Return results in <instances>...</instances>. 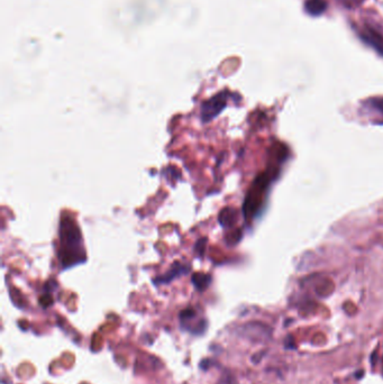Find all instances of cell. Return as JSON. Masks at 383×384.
<instances>
[{"label":"cell","mask_w":383,"mask_h":384,"mask_svg":"<svg viewBox=\"0 0 383 384\" xmlns=\"http://www.w3.org/2000/svg\"><path fill=\"white\" fill-rule=\"evenodd\" d=\"M190 270H191V265H189V264L187 263H182L180 261H176L172 264L170 270H169L166 274H163V276L156 277L153 280V283L155 284V286H164V284H169L178 278L187 276V274L190 272Z\"/></svg>","instance_id":"obj_4"},{"label":"cell","mask_w":383,"mask_h":384,"mask_svg":"<svg viewBox=\"0 0 383 384\" xmlns=\"http://www.w3.org/2000/svg\"><path fill=\"white\" fill-rule=\"evenodd\" d=\"M372 107H374L376 111H379L381 114H383V98H376L372 99Z\"/></svg>","instance_id":"obj_11"},{"label":"cell","mask_w":383,"mask_h":384,"mask_svg":"<svg viewBox=\"0 0 383 384\" xmlns=\"http://www.w3.org/2000/svg\"><path fill=\"white\" fill-rule=\"evenodd\" d=\"M237 334L252 342H265L272 335V329L262 322L251 321L237 328Z\"/></svg>","instance_id":"obj_3"},{"label":"cell","mask_w":383,"mask_h":384,"mask_svg":"<svg viewBox=\"0 0 383 384\" xmlns=\"http://www.w3.org/2000/svg\"><path fill=\"white\" fill-rule=\"evenodd\" d=\"M364 0H352V5H361Z\"/></svg>","instance_id":"obj_12"},{"label":"cell","mask_w":383,"mask_h":384,"mask_svg":"<svg viewBox=\"0 0 383 384\" xmlns=\"http://www.w3.org/2000/svg\"><path fill=\"white\" fill-rule=\"evenodd\" d=\"M59 241L58 257L63 270L86 262V249L83 247L81 231L76 219L67 212H62L60 221Z\"/></svg>","instance_id":"obj_1"},{"label":"cell","mask_w":383,"mask_h":384,"mask_svg":"<svg viewBox=\"0 0 383 384\" xmlns=\"http://www.w3.org/2000/svg\"><path fill=\"white\" fill-rule=\"evenodd\" d=\"M218 222L224 228H231L237 223V211L232 207H226L218 215Z\"/></svg>","instance_id":"obj_6"},{"label":"cell","mask_w":383,"mask_h":384,"mask_svg":"<svg viewBox=\"0 0 383 384\" xmlns=\"http://www.w3.org/2000/svg\"><path fill=\"white\" fill-rule=\"evenodd\" d=\"M342 2H344L346 5H351L352 4V0H342Z\"/></svg>","instance_id":"obj_13"},{"label":"cell","mask_w":383,"mask_h":384,"mask_svg":"<svg viewBox=\"0 0 383 384\" xmlns=\"http://www.w3.org/2000/svg\"><path fill=\"white\" fill-rule=\"evenodd\" d=\"M228 97H230V93L227 91H222L203 102L200 109L201 122L209 123L213 118H216L227 106Z\"/></svg>","instance_id":"obj_2"},{"label":"cell","mask_w":383,"mask_h":384,"mask_svg":"<svg viewBox=\"0 0 383 384\" xmlns=\"http://www.w3.org/2000/svg\"><path fill=\"white\" fill-rule=\"evenodd\" d=\"M211 280L212 278L210 274L202 273V272L193 273L191 277V282L199 292H203L206 289H208L209 286L211 284Z\"/></svg>","instance_id":"obj_7"},{"label":"cell","mask_w":383,"mask_h":384,"mask_svg":"<svg viewBox=\"0 0 383 384\" xmlns=\"http://www.w3.org/2000/svg\"><path fill=\"white\" fill-rule=\"evenodd\" d=\"M220 384H238V383L236 381L235 376H234L232 373L226 372V373L223 374V376L220 381Z\"/></svg>","instance_id":"obj_10"},{"label":"cell","mask_w":383,"mask_h":384,"mask_svg":"<svg viewBox=\"0 0 383 384\" xmlns=\"http://www.w3.org/2000/svg\"><path fill=\"white\" fill-rule=\"evenodd\" d=\"M306 12L311 16H320L327 9V3L325 0H307L305 3Z\"/></svg>","instance_id":"obj_8"},{"label":"cell","mask_w":383,"mask_h":384,"mask_svg":"<svg viewBox=\"0 0 383 384\" xmlns=\"http://www.w3.org/2000/svg\"><path fill=\"white\" fill-rule=\"evenodd\" d=\"M361 36L369 45H371L375 51H377L381 56H383V35H381L379 32H376L374 28L366 27L364 31L361 33Z\"/></svg>","instance_id":"obj_5"},{"label":"cell","mask_w":383,"mask_h":384,"mask_svg":"<svg viewBox=\"0 0 383 384\" xmlns=\"http://www.w3.org/2000/svg\"><path fill=\"white\" fill-rule=\"evenodd\" d=\"M207 242H208L207 238H200V239H198V241L196 242L195 252L197 254V256H200L201 257L203 255V254H205Z\"/></svg>","instance_id":"obj_9"}]
</instances>
